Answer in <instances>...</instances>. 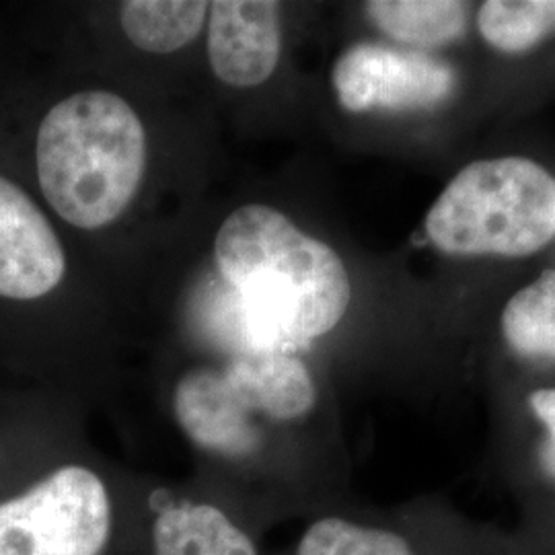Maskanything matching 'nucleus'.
<instances>
[{"label":"nucleus","instance_id":"11","mask_svg":"<svg viewBox=\"0 0 555 555\" xmlns=\"http://www.w3.org/2000/svg\"><path fill=\"white\" fill-rule=\"evenodd\" d=\"M502 336L527 362H555V270L520 288L502 311Z\"/></svg>","mask_w":555,"mask_h":555},{"label":"nucleus","instance_id":"1","mask_svg":"<svg viewBox=\"0 0 555 555\" xmlns=\"http://www.w3.org/2000/svg\"><path fill=\"white\" fill-rule=\"evenodd\" d=\"M215 251L245 319L241 350L297 354L336 330L350 307L352 284L341 258L270 206L235 210L222 222Z\"/></svg>","mask_w":555,"mask_h":555},{"label":"nucleus","instance_id":"2","mask_svg":"<svg viewBox=\"0 0 555 555\" xmlns=\"http://www.w3.org/2000/svg\"><path fill=\"white\" fill-rule=\"evenodd\" d=\"M38 179L48 204L79 229L121 217L146 167L137 112L109 91H82L54 105L38 130Z\"/></svg>","mask_w":555,"mask_h":555},{"label":"nucleus","instance_id":"14","mask_svg":"<svg viewBox=\"0 0 555 555\" xmlns=\"http://www.w3.org/2000/svg\"><path fill=\"white\" fill-rule=\"evenodd\" d=\"M518 525H522L529 531H533L552 550V554L555 555V506L552 511L543 513V515L520 518Z\"/></svg>","mask_w":555,"mask_h":555},{"label":"nucleus","instance_id":"15","mask_svg":"<svg viewBox=\"0 0 555 555\" xmlns=\"http://www.w3.org/2000/svg\"><path fill=\"white\" fill-rule=\"evenodd\" d=\"M520 527H522V525H520ZM522 531H525V543H522L520 550L513 555H554L550 552V547H547L539 537L533 535L529 529L522 527Z\"/></svg>","mask_w":555,"mask_h":555},{"label":"nucleus","instance_id":"12","mask_svg":"<svg viewBox=\"0 0 555 555\" xmlns=\"http://www.w3.org/2000/svg\"><path fill=\"white\" fill-rule=\"evenodd\" d=\"M483 40L506 54H520L555 34V0H490L477 13Z\"/></svg>","mask_w":555,"mask_h":555},{"label":"nucleus","instance_id":"6","mask_svg":"<svg viewBox=\"0 0 555 555\" xmlns=\"http://www.w3.org/2000/svg\"><path fill=\"white\" fill-rule=\"evenodd\" d=\"M332 82L339 105L352 114L430 109L455 93V70L408 48L360 41L334 66Z\"/></svg>","mask_w":555,"mask_h":555},{"label":"nucleus","instance_id":"3","mask_svg":"<svg viewBox=\"0 0 555 555\" xmlns=\"http://www.w3.org/2000/svg\"><path fill=\"white\" fill-rule=\"evenodd\" d=\"M426 233L449 256H533L555 237V178L525 157L476 160L433 204Z\"/></svg>","mask_w":555,"mask_h":555},{"label":"nucleus","instance_id":"10","mask_svg":"<svg viewBox=\"0 0 555 555\" xmlns=\"http://www.w3.org/2000/svg\"><path fill=\"white\" fill-rule=\"evenodd\" d=\"M206 11L198 0H130L121 4V27L140 50L171 54L198 38Z\"/></svg>","mask_w":555,"mask_h":555},{"label":"nucleus","instance_id":"7","mask_svg":"<svg viewBox=\"0 0 555 555\" xmlns=\"http://www.w3.org/2000/svg\"><path fill=\"white\" fill-rule=\"evenodd\" d=\"M64 272L66 258L52 224L20 185L0 178V297H46Z\"/></svg>","mask_w":555,"mask_h":555},{"label":"nucleus","instance_id":"9","mask_svg":"<svg viewBox=\"0 0 555 555\" xmlns=\"http://www.w3.org/2000/svg\"><path fill=\"white\" fill-rule=\"evenodd\" d=\"M364 7L387 38L417 52L461 40L469 23V4L455 0H373Z\"/></svg>","mask_w":555,"mask_h":555},{"label":"nucleus","instance_id":"8","mask_svg":"<svg viewBox=\"0 0 555 555\" xmlns=\"http://www.w3.org/2000/svg\"><path fill=\"white\" fill-rule=\"evenodd\" d=\"M208 60L231 87H258L276 70L282 50L280 4L217 0L208 4Z\"/></svg>","mask_w":555,"mask_h":555},{"label":"nucleus","instance_id":"13","mask_svg":"<svg viewBox=\"0 0 555 555\" xmlns=\"http://www.w3.org/2000/svg\"><path fill=\"white\" fill-rule=\"evenodd\" d=\"M525 405L539 426L531 476L522 483L516 502L520 518L543 515L555 506V387H537Z\"/></svg>","mask_w":555,"mask_h":555},{"label":"nucleus","instance_id":"5","mask_svg":"<svg viewBox=\"0 0 555 555\" xmlns=\"http://www.w3.org/2000/svg\"><path fill=\"white\" fill-rule=\"evenodd\" d=\"M128 555H270L231 508L194 483L146 481L137 535Z\"/></svg>","mask_w":555,"mask_h":555},{"label":"nucleus","instance_id":"4","mask_svg":"<svg viewBox=\"0 0 555 555\" xmlns=\"http://www.w3.org/2000/svg\"><path fill=\"white\" fill-rule=\"evenodd\" d=\"M522 543V527L477 520L453 502L346 500L305 518L293 545L270 555H513Z\"/></svg>","mask_w":555,"mask_h":555}]
</instances>
